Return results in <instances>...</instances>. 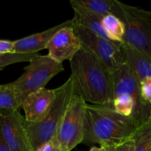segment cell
<instances>
[{
    "label": "cell",
    "mask_w": 151,
    "mask_h": 151,
    "mask_svg": "<svg viewBox=\"0 0 151 151\" xmlns=\"http://www.w3.org/2000/svg\"><path fill=\"white\" fill-rule=\"evenodd\" d=\"M139 126L133 118L116 113L112 107L86 103L83 143L114 148L132 139Z\"/></svg>",
    "instance_id": "cell-1"
},
{
    "label": "cell",
    "mask_w": 151,
    "mask_h": 151,
    "mask_svg": "<svg viewBox=\"0 0 151 151\" xmlns=\"http://www.w3.org/2000/svg\"><path fill=\"white\" fill-rule=\"evenodd\" d=\"M75 90L86 103L113 108L112 73L89 52L81 49L69 60Z\"/></svg>",
    "instance_id": "cell-2"
},
{
    "label": "cell",
    "mask_w": 151,
    "mask_h": 151,
    "mask_svg": "<svg viewBox=\"0 0 151 151\" xmlns=\"http://www.w3.org/2000/svg\"><path fill=\"white\" fill-rule=\"evenodd\" d=\"M55 89V98L48 113L39 122H29L24 119V127L27 134L33 151L41 145L52 139L55 136L60 120L68 103L75 92L73 81L71 77Z\"/></svg>",
    "instance_id": "cell-3"
},
{
    "label": "cell",
    "mask_w": 151,
    "mask_h": 151,
    "mask_svg": "<svg viewBox=\"0 0 151 151\" xmlns=\"http://www.w3.org/2000/svg\"><path fill=\"white\" fill-rule=\"evenodd\" d=\"M28 63L23 74L7 83L23 100L32 93L45 88L52 78L64 71L63 63L55 61L48 55H36Z\"/></svg>",
    "instance_id": "cell-4"
},
{
    "label": "cell",
    "mask_w": 151,
    "mask_h": 151,
    "mask_svg": "<svg viewBox=\"0 0 151 151\" xmlns=\"http://www.w3.org/2000/svg\"><path fill=\"white\" fill-rule=\"evenodd\" d=\"M86 103L75 90L55 134L58 145L61 151H72L83 143Z\"/></svg>",
    "instance_id": "cell-5"
},
{
    "label": "cell",
    "mask_w": 151,
    "mask_h": 151,
    "mask_svg": "<svg viewBox=\"0 0 151 151\" xmlns=\"http://www.w3.org/2000/svg\"><path fill=\"white\" fill-rule=\"evenodd\" d=\"M125 25L123 42L127 43L151 60V10L121 2Z\"/></svg>",
    "instance_id": "cell-6"
},
{
    "label": "cell",
    "mask_w": 151,
    "mask_h": 151,
    "mask_svg": "<svg viewBox=\"0 0 151 151\" xmlns=\"http://www.w3.org/2000/svg\"><path fill=\"white\" fill-rule=\"evenodd\" d=\"M73 29L81 41V49L94 55L111 73L125 63L122 52V43L114 42L99 36L75 22Z\"/></svg>",
    "instance_id": "cell-7"
},
{
    "label": "cell",
    "mask_w": 151,
    "mask_h": 151,
    "mask_svg": "<svg viewBox=\"0 0 151 151\" xmlns=\"http://www.w3.org/2000/svg\"><path fill=\"white\" fill-rule=\"evenodd\" d=\"M112 89L113 96L118 94H125L134 99L137 106L138 122L140 125L151 119V106L142 100L140 94L139 83L125 63L112 73Z\"/></svg>",
    "instance_id": "cell-8"
},
{
    "label": "cell",
    "mask_w": 151,
    "mask_h": 151,
    "mask_svg": "<svg viewBox=\"0 0 151 151\" xmlns=\"http://www.w3.org/2000/svg\"><path fill=\"white\" fill-rule=\"evenodd\" d=\"M19 110L0 109V128L11 151H33Z\"/></svg>",
    "instance_id": "cell-9"
},
{
    "label": "cell",
    "mask_w": 151,
    "mask_h": 151,
    "mask_svg": "<svg viewBox=\"0 0 151 151\" xmlns=\"http://www.w3.org/2000/svg\"><path fill=\"white\" fill-rule=\"evenodd\" d=\"M46 49L48 55L58 63L71 60L81 49V42L74 31L73 26H67L58 31L50 40Z\"/></svg>",
    "instance_id": "cell-10"
},
{
    "label": "cell",
    "mask_w": 151,
    "mask_h": 151,
    "mask_svg": "<svg viewBox=\"0 0 151 151\" xmlns=\"http://www.w3.org/2000/svg\"><path fill=\"white\" fill-rule=\"evenodd\" d=\"M55 98V89L41 88L28 95L22 108L24 111V119L29 122H37L48 113Z\"/></svg>",
    "instance_id": "cell-11"
},
{
    "label": "cell",
    "mask_w": 151,
    "mask_h": 151,
    "mask_svg": "<svg viewBox=\"0 0 151 151\" xmlns=\"http://www.w3.org/2000/svg\"><path fill=\"white\" fill-rule=\"evenodd\" d=\"M74 20L70 19L61 24L55 25L48 29L32 34L21 39L14 41V49L13 53H35L38 54L40 50L46 49L47 44L53 35L67 26H73Z\"/></svg>",
    "instance_id": "cell-12"
},
{
    "label": "cell",
    "mask_w": 151,
    "mask_h": 151,
    "mask_svg": "<svg viewBox=\"0 0 151 151\" xmlns=\"http://www.w3.org/2000/svg\"><path fill=\"white\" fill-rule=\"evenodd\" d=\"M122 52L124 62L139 83L151 78V60L143 53L122 42Z\"/></svg>",
    "instance_id": "cell-13"
},
{
    "label": "cell",
    "mask_w": 151,
    "mask_h": 151,
    "mask_svg": "<svg viewBox=\"0 0 151 151\" xmlns=\"http://www.w3.org/2000/svg\"><path fill=\"white\" fill-rule=\"evenodd\" d=\"M70 2L81 6L102 17L114 15L122 22L123 15L120 1L117 0H71Z\"/></svg>",
    "instance_id": "cell-14"
},
{
    "label": "cell",
    "mask_w": 151,
    "mask_h": 151,
    "mask_svg": "<svg viewBox=\"0 0 151 151\" xmlns=\"http://www.w3.org/2000/svg\"><path fill=\"white\" fill-rule=\"evenodd\" d=\"M70 4L74 10L73 20L75 23L86 28L99 36L109 39L102 26L101 22L103 17L78 4L71 2Z\"/></svg>",
    "instance_id": "cell-15"
},
{
    "label": "cell",
    "mask_w": 151,
    "mask_h": 151,
    "mask_svg": "<svg viewBox=\"0 0 151 151\" xmlns=\"http://www.w3.org/2000/svg\"><path fill=\"white\" fill-rule=\"evenodd\" d=\"M102 26L106 36L114 42L122 43L125 35L124 23L114 15H108L102 19Z\"/></svg>",
    "instance_id": "cell-16"
},
{
    "label": "cell",
    "mask_w": 151,
    "mask_h": 151,
    "mask_svg": "<svg viewBox=\"0 0 151 151\" xmlns=\"http://www.w3.org/2000/svg\"><path fill=\"white\" fill-rule=\"evenodd\" d=\"M23 102L22 97L8 84L0 85V109L19 110Z\"/></svg>",
    "instance_id": "cell-17"
},
{
    "label": "cell",
    "mask_w": 151,
    "mask_h": 151,
    "mask_svg": "<svg viewBox=\"0 0 151 151\" xmlns=\"http://www.w3.org/2000/svg\"><path fill=\"white\" fill-rule=\"evenodd\" d=\"M133 140L134 151H151V119L139 127Z\"/></svg>",
    "instance_id": "cell-18"
},
{
    "label": "cell",
    "mask_w": 151,
    "mask_h": 151,
    "mask_svg": "<svg viewBox=\"0 0 151 151\" xmlns=\"http://www.w3.org/2000/svg\"><path fill=\"white\" fill-rule=\"evenodd\" d=\"M38 54L35 53H10L0 55V71L5 67L14 63L21 62H29L32 58Z\"/></svg>",
    "instance_id": "cell-19"
},
{
    "label": "cell",
    "mask_w": 151,
    "mask_h": 151,
    "mask_svg": "<svg viewBox=\"0 0 151 151\" xmlns=\"http://www.w3.org/2000/svg\"><path fill=\"white\" fill-rule=\"evenodd\" d=\"M140 94L142 100L151 106V78H147L139 83Z\"/></svg>",
    "instance_id": "cell-20"
},
{
    "label": "cell",
    "mask_w": 151,
    "mask_h": 151,
    "mask_svg": "<svg viewBox=\"0 0 151 151\" xmlns=\"http://www.w3.org/2000/svg\"><path fill=\"white\" fill-rule=\"evenodd\" d=\"M14 41L0 40V55H6L13 53Z\"/></svg>",
    "instance_id": "cell-21"
},
{
    "label": "cell",
    "mask_w": 151,
    "mask_h": 151,
    "mask_svg": "<svg viewBox=\"0 0 151 151\" xmlns=\"http://www.w3.org/2000/svg\"><path fill=\"white\" fill-rule=\"evenodd\" d=\"M109 151H134V140H129L120 145L115 147L114 148H107Z\"/></svg>",
    "instance_id": "cell-22"
},
{
    "label": "cell",
    "mask_w": 151,
    "mask_h": 151,
    "mask_svg": "<svg viewBox=\"0 0 151 151\" xmlns=\"http://www.w3.org/2000/svg\"><path fill=\"white\" fill-rule=\"evenodd\" d=\"M56 144H57V139L56 136H55L52 139L41 145L35 151H52Z\"/></svg>",
    "instance_id": "cell-23"
},
{
    "label": "cell",
    "mask_w": 151,
    "mask_h": 151,
    "mask_svg": "<svg viewBox=\"0 0 151 151\" xmlns=\"http://www.w3.org/2000/svg\"><path fill=\"white\" fill-rule=\"evenodd\" d=\"M0 151H11L9 148L8 145L6 143L2 134H1V128H0Z\"/></svg>",
    "instance_id": "cell-24"
},
{
    "label": "cell",
    "mask_w": 151,
    "mask_h": 151,
    "mask_svg": "<svg viewBox=\"0 0 151 151\" xmlns=\"http://www.w3.org/2000/svg\"><path fill=\"white\" fill-rule=\"evenodd\" d=\"M89 151H109L107 148L103 147H92Z\"/></svg>",
    "instance_id": "cell-25"
},
{
    "label": "cell",
    "mask_w": 151,
    "mask_h": 151,
    "mask_svg": "<svg viewBox=\"0 0 151 151\" xmlns=\"http://www.w3.org/2000/svg\"><path fill=\"white\" fill-rule=\"evenodd\" d=\"M52 151H61V150H60V147H58V142H57V144H56L55 145V147H53V149H52Z\"/></svg>",
    "instance_id": "cell-26"
}]
</instances>
